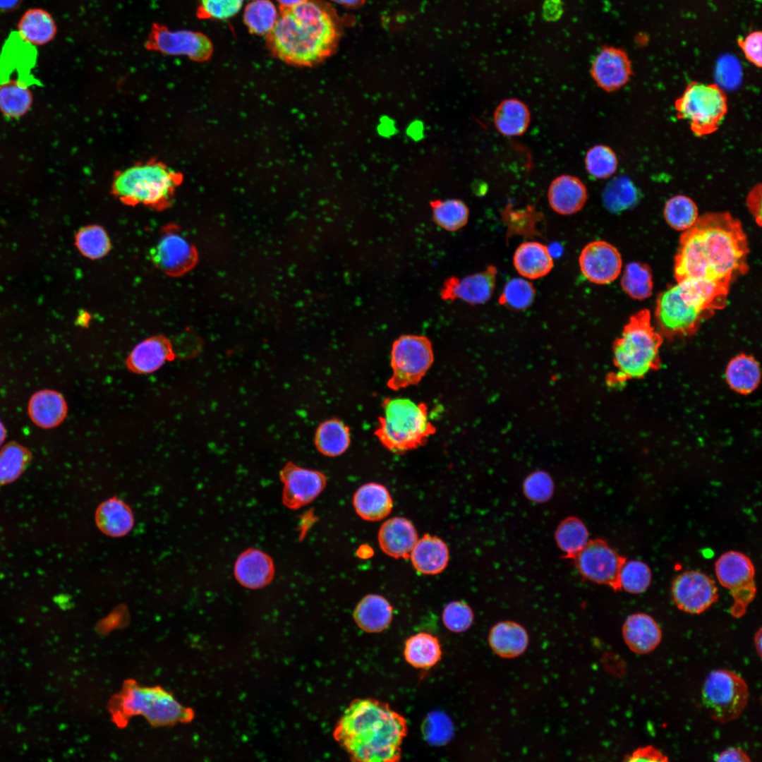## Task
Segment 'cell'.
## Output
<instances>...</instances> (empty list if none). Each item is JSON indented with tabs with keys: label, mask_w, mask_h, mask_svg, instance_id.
Returning a JSON list of instances; mask_svg holds the SVG:
<instances>
[{
	"label": "cell",
	"mask_w": 762,
	"mask_h": 762,
	"mask_svg": "<svg viewBox=\"0 0 762 762\" xmlns=\"http://www.w3.org/2000/svg\"><path fill=\"white\" fill-rule=\"evenodd\" d=\"M6 429H5L3 423L0 421V446H1L3 442H4L5 438H6Z\"/></svg>",
	"instance_id": "64"
},
{
	"label": "cell",
	"mask_w": 762,
	"mask_h": 762,
	"mask_svg": "<svg viewBox=\"0 0 762 762\" xmlns=\"http://www.w3.org/2000/svg\"><path fill=\"white\" fill-rule=\"evenodd\" d=\"M417 540L414 526L403 517H393L387 520L378 533L380 548L394 558L408 557Z\"/></svg>",
	"instance_id": "24"
},
{
	"label": "cell",
	"mask_w": 762,
	"mask_h": 762,
	"mask_svg": "<svg viewBox=\"0 0 762 762\" xmlns=\"http://www.w3.org/2000/svg\"><path fill=\"white\" fill-rule=\"evenodd\" d=\"M21 0H0L1 11H11L16 8Z\"/></svg>",
	"instance_id": "60"
},
{
	"label": "cell",
	"mask_w": 762,
	"mask_h": 762,
	"mask_svg": "<svg viewBox=\"0 0 762 762\" xmlns=\"http://www.w3.org/2000/svg\"><path fill=\"white\" fill-rule=\"evenodd\" d=\"M353 504L356 513L363 519L380 521L391 512L393 502L388 490L377 483H368L355 492Z\"/></svg>",
	"instance_id": "29"
},
{
	"label": "cell",
	"mask_w": 762,
	"mask_h": 762,
	"mask_svg": "<svg viewBox=\"0 0 762 762\" xmlns=\"http://www.w3.org/2000/svg\"><path fill=\"white\" fill-rule=\"evenodd\" d=\"M109 710L113 721L122 727L134 715L145 718L154 726L188 722L193 718L190 708L163 688L140 686L133 680L125 682L121 691L113 696Z\"/></svg>",
	"instance_id": "5"
},
{
	"label": "cell",
	"mask_w": 762,
	"mask_h": 762,
	"mask_svg": "<svg viewBox=\"0 0 762 762\" xmlns=\"http://www.w3.org/2000/svg\"><path fill=\"white\" fill-rule=\"evenodd\" d=\"M555 538L565 558L574 559L588 542V531L579 518L569 516L560 522Z\"/></svg>",
	"instance_id": "38"
},
{
	"label": "cell",
	"mask_w": 762,
	"mask_h": 762,
	"mask_svg": "<svg viewBox=\"0 0 762 762\" xmlns=\"http://www.w3.org/2000/svg\"><path fill=\"white\" fill-rule=\"evenodd\" d=\"M341 35L338 18L324 0H307L280 8L277 21L265 35L271 54L284 63L310 67L335 51Z\"/></svg>",
	"instance_id": "2"
},
{
	"label": "cell",
	"mask_w": 762,
	"mask_h": 762,
	"mask_svg": "<svg viewBox=\"0 0 762 762\" xmlns=\"http://www.w3.org/2000/svg\"><path fill=\"white\" fill-rule=\"evenodd\" d=\"M716 761L749 762L750 758L742 749L730 747L720 752L715 758Z\"/></svg>",
	"instance_id": "57"
},
{
	"label": "cell",
	"mask_w": 762,
	"mask_h": 762,
	"mask_svg": "<svg viewBox=\"0 0 762 762\" xmlns=\"http://www.w3.org/2000/svg\"><path fill=\"white\" fill-rule=\"evenodd\" d=\"M391 356L393 373L387 386L395 391L418 384L434 361L430 341L420 335L399 337L393 343Z\"/></svg>",
	"instance_id": "11"
},
{
	"label": "cell",
	"mask_w": 762,
	"mask_h": 762,
	"mask_svg": "<svg viewBox=\"0 0 762 762\" xmlns=\"http://www.w3.org/2000/svg\"><path fill=\"white\" fill-rule=\"evenodd\" d=\"M749 253L739 220L728 212H706L680 236L675 277L720 310L726 306L731 284L747 272Z\"/></svg>",
	"instance_id": "1"
},
{
	"label": "cell",
	"mask_w": 762,
	"mask_h": 762,
	"mask_svg": "<svg viewBox=\"0 0 762 762\" xmlns=\"http://www.w3.org/2000/svg\"><path fill=\"white\" fill-rule=\"evenodd\" d=\"M749 700V688L737 673L725 669L713 670L702 688V701L710 717L719 723L738 718Z\"/></svg>",
	"instance_id": "10"
},
{
	"label": "cell",
	"mask_w": 762,
	"mask_h": 762,
	"mask_svg": "<svg viewBox=\"0 0 762 762\" xmlns=\"http://www.w3.org/2000/svg\"><path fill=\"white\" fill-rule=\"evenodd\" d=\"M719 583L728 589L734 603L730 612L735 617L743 616L756 593L755 568L749 557L737 551L722 554L715 564Z\"/></svg>",
	"instance_id": "12"
},
{
	"label": "cell",
	"mask_w": 762,
	"mask_h": 762,
	"mask_svg": "<svg viewBox=\"0 0 762 762\" xmlns=\"http://www.w3.org/2000/svg\"><path fill=\"white\" fill-rule=\"evenodd\" d=\"M738 45L742 49L746 59L758 68L762 66V33L754 31L745 38H739Z\"/></svg>",
	"instance_id": "54"
},
{
	"label": "cell",
	"mask_w": 762,
	"mask_h": 762,
	"mask_svg": "<svg viewBox=\"0 0 762 762\" xmlns=\"http://www.w3.org/2000/svg\"><path fill=\"white\" fill-rule=\"evenodd\" d=\"M150 255L154 265L171 277L186 274L198 261L194 246L175 228L164 230Z\"/></svg>",
	"instance_id": "15"
},
{
	"label": "cell",
	"mask_w": 762,
	"mask_h": 762,
	"mask_svg": "<svg viewBox=\"0 0 762 762\" xmlns=\"http://www.w3.org/2000/svg\"><path fill=\"white\" fill-rule=\"evenodd\" d=\"M591 73L598 86L610 92L627 83L633 71L631 62L622 49L604 47L593 59Z\"/></svg>",
	"instance_id": "19"
},
{
	"label": "cell",
	"mask_w": 762,
	"mask_h": 762,
	"mask_svg": "<svg viewBox=\"0 0 762 762\" xmlns=\"http://www.w3.org/2000/svg\"><path fill=\"white\" fill-rule=\"evenodd\" d=\"M422 733L425 739L433 745L447 743L453 734V725L450 719L441 712L428 715L422 725Z\"/></svg>",
	"instance_id": "50"
},
{
	"label": "cell",
	"mask_w": 762,
	"mask_h": 762,
	"mask_svg": "<svg viewBox=\"0 0 762 762\" xmlns=\"http://www.w3.org/2000/svg\"><path fill=\"white\" fill-rule=\"evenodd\" d=\"M587 198L585 184L572 175L564 174L556 177L548 188L549 205L555 212L562 215L578 212L585 205Z\"/></svg>",
	"instance_id": "21"
},
{
	"label": "cell",
	"mask_w": 762,
	"mask_h": 762,
	"mask_svg": "<svg viewBox=\"0 0 762 762\" xmlns=\"http://www.w3.org/2000/svg\"><path fill=\"white\" fill-rule=\"evenodd\" d=\"M675 107L677 117L687 121L694 135L703 137L718 130L727 111V99L718 85L693 81Z\"/></svg>",
	"instance_id": "9"
},
{
	"label": "cell",
	"mask_w": 762,
	"mask_h": 762,
	"mask_svg": "<svg viewBox=\"0 0 762 762\" xmlns=\"http://www.w3.org/2000/svg\"><path fill=\"white\" fill-rule=\"evenodd\" d=\"M579 263L581 273L589 282L607 284L619 277L622 260L614 246L604 241H594L583 248Z\"/></svg>",
	"instance_id": "18"
},
{
	"label": "cell",
	"mask_w": 762,
	"mask_h": 762,
	"mask_svg": "<svg viewBox=\"0 0 762 762\" xmlns=\"http://www.w3.org/2000/svg\"><path fill=\"white\" fill-rule=\"evenodd\" d=\"M280 479L284 484L282 502L292 509L311 502L326 485V477L322 473L293 464H287L282 469Z\"/></svg>",
	"instance_id": "17"
},
{
	"label": "cell",
	"mask_w": 762,
	"mask_h": 762,
	"mask_svg": "<svg viewBox=\"0 0 762 762\" xmlns=\"http://www.w3.org/2000/svg\"><path fill=\"white\" fill-rule=\"evenodd\" d=\"M544 15L548 19L555 20L562 13V5L559 0H548L544 5Z\"/></svg>",
	"instance_id": "58"
},
{
	"label": "cell",
	"mask_w": 762,
	"mask_h": 762,
	"mask_svg": "<svg viewBox=\"0 0 762 762\" xmlns=\"http://www.w3.org/2000/svg\"><path fill=\"white\" fill-rule=\"evenodd\" d=\"M535 295L532 283L522 278H513L506 283L498 302L509 309L524 310L533 303Z\"/></svg>",
	"instance_id": "47"
},
{
	"label": "cell",
	"mask_w": 762,
	"mask_h": 762,
	"mask_svg": "<svg viewBox=\"0 0 762 762\" xmlns=\"http://www.w3.org/2000/svg\"><path fill=\"white\" fill-rule=\"evenodd\" d=\"M761 628H759L754 636L755 648L759 657H761Z\"/></svg>",
	"instance_id": "61"
},
{
	"label": "cell",
	"mask_w": 762,
	"mask_h": 762,
	"mask_svg": "<svg viewBox=\"0 0 762 762\" xmlns=\"http://www.w3.org/2000/svg\"><path fill=\"white\" fill-rule=\"evenodd\" d=\"M406 660L416 668H430L441 658L442 650L438 639L430 634L421 632L413 635L405 643Z\"/></svg>",
	"instance_id": "36"
},
{
	"label": "cell",
	"mask_w": 762,
	"mask_h": 762,
	"mask_svg": "<svg viewBox=\"0 0 762 762\" xmlns=\"http://www.w3.org/2000/svg\"><path fill=\"white\" fill-rule=\"evenodd\" d=\"M173 356L170 341L163 336H154L135 346L127 359V365L133 372L149 373L157 370Z\"/></svg>",
	"instance_id": "25"
},
{
	"label": "cell",
	"mask_w": 762,
	"mask_h": 762,
	"mask_svg": "<svg viewBox=\"0 0 762 762\" xmlns=\"http://www.w3.org/2000/svg\"><path fill=\"white\" fill-rule=\"evenodd\" d=\"M280 8H290L300 4L307 0H277Z\"/></svg>",
	"instance_id": "62"
},
{
	"label": "cell",
	"mask_w": 762,
	"mask_h": 762,
	"mask_svg": "<svg viewBox=\"0 0 762 762\" xmlns=\"http://www.w3.org/2000/svg\"><path fill=\"white\" fill-rule=\"evenodd\" d=\"M349 428L341 421L332 418L322 423L317 429L315 442L317 449L327 456L344 453L350 444Z\"/></svg>",
	"instance_id": "37"
},
{
	"label": "cell",
	"mask_w": 762,
	"mask_h": 762,
	"mask_svg": "<svg viewBox=\"0 0 762 762\" xmlns=\"http://www.w3.org/2000/svg\"><path fill=\"white\" fill-rule=\"evenodd\" d=\"M31 459L24 446L9 442L0 451V487L13 483L24 472Z\"/></svg>",
	"instance_id": "40"
},
{
	"label": "cell",
	"mask_w": 762,
	"mask_h": 762,
	"mask_svg": "<svg viewBox=\"0 0 762 762\" xmlns=\"http://www.w3.org/2000/svg\"><path fill=\"white\" fill-rule=\"evenodd\" d=\"M337 4L346 6H356L360 5L363 0H332Z\"/></svg>",
	"instance_id": "63"
},
{
	"label": "cell",
	"mask_w": 762,
	"mask_h": 762,
	"mask_svg": "<svg viewBox=\"0 0 762 762\" xmlns=\"http://www.w3.org/2000/svg\"><path fill=\"white\" fill-rule=\"evenodd\" d=\"M20 37L30 44L42 45L55 36L56 26L52 16L41 8L27 11L18 24Z\"/></svg>",
	"instance_id": "34"
},
{
	"label": "cell",
	"mask_w": 762,
	"mask_h": 762,
	"mask_svg": "<svg viewBox=\"0 0 762 762\" xmlns=\"http://www.w3.org/2000/svg\"><path fill=\"white\" fill-rule=\"evenodd\" d=\"M667 756L651 745L636 749L624 757V761H668Z\"/></svg>",
	"instance_id": "55"
},
{
	"label": "cell",
	"mask_w": 762,
	"mask_h": 762,
	"mask_svg": "<svg viewBox=\"0 0 762 762\" xmlns=\"http://www.w3.org/2000/svg\"><path fill=\"white\" fill-rule=\"evenodd\" d=\"M32 102V95L28 85L16 80L0 85V111L8 117L17 118L25 114Z\"/></svg>",
	"instance_id": "39"
},
{
	"label": "cell",
	"mask_w": 762,
	"mask_h": 762,
	"mask_svg": "<svg viewBox=\"0 0 762 762\" xmlns=\"http://www.w3.org/2000/svg\"><path fill=\"white\" fill-rule=\"evenodd\" d=\"M580 574L586 579L620 591L619 576L627 558L620 555L600 538L588 540L573 559Z\"/></svg>",
	"instance_id": "14"
},
{
	"label": "cell",
	"mask_w": 762,
	"mask_h": 762,
	"mask_svg": "<svg viewBox=\"0 0 762 762\" xmlns=\"http://www.w3.org/2000/svg\"><path fill=\"white\" fill-rule=\"evenodd\" d=\"M244 0H200L196 10L200 19L224 20L236 15Z\"/></svg>",
	"instance_id": "51"
},
{
	"label": "cell",
	"mask_w": 762,
	"mask_h": 762,
	"mask_svg": "<svg viewBox=\"0 0 762 762\" xmlns=\"http://www.w3.org/2000/svg\"><path fill=\"white\" fill-rule=\"evenodd\" d=\"M746 205L758 226L761 224V184L754 186L746 198Z\"/></svg>",
	"instance_id": "56"
},
{
	"label": "cell",
	"mask_w": 762,
	"mask_h": 762,
	"mask_svg": "<svg viewBox=\"0 0 762 762\" xmlns=\"http://www.w3.org/2000/svg\"><path fill=\"white\" fill-rule=\"evenodd\" d=\"M617 158L608 146L597 145L591 147L585 157V165L588 174L595 179H606L617 168Z\"/></svg>",
	"instance_id": "49"
},
{
	"label": "cell",
	"mask_w": 762,
	"mask_h": 762,
	"mask_svg": "<svg viewBox=\"0 0 762 762\" xmlns=\"http://www.w3.org/2000/svg\"><path fill=\"white\" fill-rule=\"evenodd\" d=\"M95 521L99 530L108 536L121 537L132 528L134 517L130 507L116 497L102 502L95 512Z\"/></svg>",
	"instance_id": "31"
},
{
	"label": "cell",
	"mask_w": 762,
	"mask_h": 762,
	"mask_svg": "<svg viewBox=\"0 0 762 762\" xmlns=\"http://www.w3.org/2000/svg\"><path fill=\"white\" fill-rule=\"evenodd\" d=\"M182 181L181 173L152 159L118 171L113 178L111 191L126 205H142L159 210L169 206Z\"/></svg>",
	"instance_id": "4"
},
{
	"label": "cell",
	"mask_w": 762,
	"mask_h": 762,
	"mask_svg": "<svg viewBox=\"0 0 762 762\" xmlns=\"http://www.w3.org/2000/svg\"><path fill=\"white\" fill-rule=\"evenodd\" d=\"M147 50L170 56H185L195 61H207L212 55L213 45L202 32L171 30L165 25L153 23L145 42Z\"/></svg>",
	"instance_id": "13"
},
{
	"label": "cell",
	"mask_w": 762,
	"mask_h": 762,
	"mask_svg": "<svg viewBox=\"0 0 762 762\" xmlns=\"http://www.w3.org/2000/svg\"><path fill=\"white\" fill-rule=\"evenodd\" d=\"M407 730L405 718L387 703L361 698L345 710L334 737L353 761L394 762L401 758Z\"/></svg>",
	"instance_id": "3"
},
{
	"label": "cell",
	"mask_w": 762,
	"mask_h": 762,
	"mask_svg": "<svg viewBox=\"0 0 762 762\" xmlns=\"http://www.w3.org/2000/svg\"><path fill=\"white\" fill-rule=\"evenodd\" d=\"M513 264L522 277L537 279L549 274L554 263L546 246L537 241H526L516 249Z\"/></svg>",
	"instance_id": "27"
},
{
	"label": "cell",
	"mask_w": 762,
	"mask_h": 762,
	"mask_svg": "<svg viewBox=\"0 0 762 762\" xmlns=\"http://www.w3.org/2000/svg\"><path fill=\"white\" fill-rule=\"evenodd\" d=\"M356 555L361 559H368L373 556V550L368 545H362L357 550Z\"/></svg>",
	"instance_id": "59"
},
{
	"label": "cell",
	"mask_w": 762,
	"mask_h": 762,
	"mask_svg": "<svg viewBox=\"0 0 762 762\" xmlns=\"http://www.w3.org/2000/svg\"><path fill=\"white\" fill-rule=\"evenodd\" d=\"M726 379L735 392L747 394L758 387L761 371L758 362L751 356L740 354L732 358L726 369Z\"/></svg>",
	"instance_id": "35"
},
{
	"label": "cell",
	"mask_w": 762,
	"mask_h": 762,
	"mask_svg": "<svg viewBox=\"0 0 762 762\" xmlns=\"http://www.w3.org/2000/svg\"><path fill=\"white\" fill-rule=\"evenodd\" d=\"M553 482L550 476L543 471H536L524 480L523 490L525 496L534 502H545L553 493Z\"/></svg>",
	"instance_id": "53"
},
{
	"label": "cell",
	"mask_w": 762,
	"mask_h": 762,
	"mask_svg": "<svg viewBox=\"0 0 762 762\" xmlns=\"http://www.w3.org/2000/svg\"><path fill=\"white\" fill-rule=\"evenodd\" d=\"M651 579V569L646 563L639 560L626 561L619 576L621 590L633 594L646 591Z\"/></svg>",
	"instance_id": "48"
},
{
	"label": "cell",
	"mask_w": 762,
	"mask_h": 762,
	"mask_svg": "<svg viewBox=\"0 0 762 762\" xmlns=\"http://www.w3.org/2000/svg\"><path fill=\"white\" fill-rule=\"evenodd\" d=\"M442 621L449 630L453 632H463L471 626L473 613L466 603L453 601L448 603L444 608Z\"/></svg>",
	"instance_id": "52"
},
{
	"label": "cell",
	"mask_w": 762,
	"mask_h": 762,
	"mask_svg": "<svg viewBox=\"0 0 762 762\" xmlns=\"http://www.w3.org/2000/svg\"><path fill=\"white\" fill-rule=\"evenodd\" d=\"M497 270L488 266L483 272L457 279L450 278L442 290L446 299H461L471 305L483 304L489 301L494 292Z\"/></svg>",
	"instance_id": "20"
},
{
	"label": "cell",
	"mask_w": 762,
	"mask_h": 762,
	"mask_svg": "<svg viewBox=\"0 0 762 762\" xmlns=\"http://www.w3.org/2000/svg\"><path fill=\"white\" fill-rule=\"evenodd\" d=\"M622 636L629 648L637 654L655 650L662 640V631L656 621L646 613L630 615L622 626Z\"/></svg>",
	"instance_id": "23"
},
{
	"label": "cell",
	"mask_w": 762,
	"mask_h": 762,
	"mask_svg": "<svg viewBox=\"0 0 762 762\" xmlns=\"http://www.w3.org/2000/svg\"><path fill=\"white\" fill-rule=\"evenodd\" d=\"M75 242L79 252L92 260L103 258L111 248L107 233L98 225H88L81 228L75 235Z\"/></svg>",
	"instance_id": "46"
},
{
	"label": "cell",
	"mask_w": 762,
	"mask_h": 762,
	"mask_svg": "<svg viewBox=\"0 0 762 762\" xmlns=\"http://www.w3.org/2000/svg\"><path fill=\"white\" fill-rule=\"evenodd\" d=\"M672 593L677 607L690 614L704 612L719 597L714 581L698 571H687L679 574L672 582Z\"/></svg>",
	"instance_id": "16"
},
{
	"label": "cell",
	"mask_w": 762,
	"mask_h": 762,
	"mask_svg": "<svg viewBox=\"0 0 762 762\" xmlns=\"http://www.w3.org/2000/svg\"><path fill=\"white\" fill-rule=\"evenodd\" d=\"M28 414L32 421L42 428H52L66 418L67 405L64 397L52 389L35 392L28 402Z\"/></svg>",
	"instance_id": "26"
},
{
	"label": "cell",
	"mask_w": 762,
	"mask_h": 762,
	"mask_svg": "<svg viewBox=\"0 0 762 762\" xmlns=\"http://www.w3.org/2000/svg\"><path fill=\"white\" fill-rule=\"evenodd\" d=\"M663 335L651 324V313L643 309L629 318L614 344L615 364L619 381L637 379L660 366Z\"/></svg>",
	"instance_id": "6"
},
{
	"label": "cell",
	"mask_w": 762,
	"mask_h": 762,
	"mask_svg": "<svg viewBox=\"0 0 762 762\" xmlns=\"http://www.w3.org/2000/svg\"><path fill=\"white\" fill-rule=\"evenodd\" d=\"M488 642L492 650L499 656L513 658L526 651L528 636L521 624L504 621L492 627L489 633Z\"/></svg>",
	"instance_id": "30"
},
{
	"label": "cell",
	"mask_w": 762,
	"mask_h": 762,
	"mask_svg": "<svg viewBox=\"0 0 762 762\" xmlns=\"http://www.w3.org/2000/svg\"><path fill=\"white\" fill-rule=\"evenodd\" d=\"M353 617L357 625L369 633L380 632L389 625L392 619V607L384 597L369 594L356 605Z\"/></svg>",
	"instance_id": "32"
},
{
	"label": "cell",
	"mask_w": 762,
	"mask_h": 762,
	"mask_svg": "<svg viewBox=\"0 0 762 762\" xmlns=\"http://www.w3.org/2000/svg\"><path fill=\"white\" fill-rule=\"evenodd\" d=\"M430 206L435 222L447 231H456L468 222L469 210L461 200H435L430 202Z\"/></svg>",
	"instance_id": "42"
},
{
	"label": "cell",
	"mask_w": 762,
	"mask_h": 762,
	"mask_svg": "<svg viewBox=\"0 0 762 762\" xmlns=\"http://www.w3.org/2000/svg\"><path fill=\"white\" fill-rule=\"evenodd\" d=\"M383 416L374 434L388 450L401 454L423 446L436 428L430 422L428 406L406 398H386Z\"/></svg>",
	"instance_id": "7"
},
{
	"label": "cell",
	"mask_w": 762,
	"mask_h": 762,
	"mask_svg": "<svg viewBox=\"0 0 762 762\" xmlns=\"http://www.w3.org/2000/svg\"><path fill=\"white\" fill-rule=\"evenodd\" d=\"M621 286L633 299L641 301L651 296L653 279L649 267L636 262L627 265L621 279Z\"/></svg>",
	"instance_id": "44"
},
{
	"label": "cell",
	"mask_w": 762,
	"mask_h": 762,
	"mask_svg": "<svg viewBox=\"0 0 762 762\" xmlns=\"http://www.w3.org/2000/svg\"><path fill=\"white\" fill-rule=\"evenodd\" d=\"M715 310L701 295L677 283L657 298L655 316L658 332L667 338L692 335Z\"/></svg>",
	"instance_id": "8"
},
{
	"label": "cell",
	"mask_w": 762,
	"mask_h": 762,
	"mask_svg": "<svg viewBox=\"0 0 762 762\" xmlns=\"http://www.w3.org/2000/svg\"><path fill=\"white\" fill-rule=\"evenodd\" d=\"M410 554L413 567L423 574L442 572L449 560L447 545L440 538L430 534L417 540Z\"/></svg>",
	"instance_id": "28"
},
{
	"label": "cell",
	"mask_w": 762,
	"mask_h": 762,
	"mask_svg": "<svg viewBox=\"0 0 762 762\" xmlns=\"http://www.w3.org/2000/svg\"><path fill=\"white\" fill-rule=\"evenodd\" d=\"M638 198L634 185L624 176L616 177L610 181L603 194L605 207L614 213L632 207L637 202Z\"/></svg>",
	"instance_id": "43"
},
{
	"label": "cell",
	"mask_w": 762,
	"mask_h": 762,
	"mask_svg": "<svg viewBox=\"0 0 762 762\" xmlns=\"http://www.w3.org/2000/svg\"><path fill=\"white\" fill-rule=\"evenodd\" d=\"M664 217L672 229L684 231L691 228L697 220L698 207L689 197L677 195L666 202Z\"/></svg>",
	"instance_id": "45"
},
{
	"label": "cell",
	"mask_w": 762,
	"mask_h": 762,
	"mask_svg": "<svg viewBox=\"0 0 762 762\" xmlns=\"http://www.w3.org/2000/svg\"><path fill=\"white\" fill-rule=\"evenodd\" d=\"M493 121L497 130L506 136L524 134L530 123V111L525 103L515 98L502 101L496 107Z\"/></svg>",
	"instance_id": "33"
},
{
	"label": "cell",
	"mask_w": 762,
	"mask_h": 762,
	"mask_svg": "<svg viewBox=\"0 0 762 762\" xmlns=\"http://www.w3.org/2000/svg\"><path fill=\"white\" fill-rule=\"evenodd\" d=\"M234 574L242 586L260 588L272 580L274 575V563L267 554L255 548H249L236 560Z\"/></svg>",
	"instance_id": "22"
},
{
	"label": "cell",
	"mask_w": 762,
	"mask_h": 762,
	"mask_svg": "<svg viewBox=\"0 0 762 762\" xmlns=\"http://www.w3.org/2000/svg\"><path fill=\"white\" fill-rule=\"evenodd\" d=\"M279 13L270 0H254L245 8L243 22L248 31L258 35H267L274 27Z\"/></svg>",
	"instance_id": "41"
}]
</instances>
